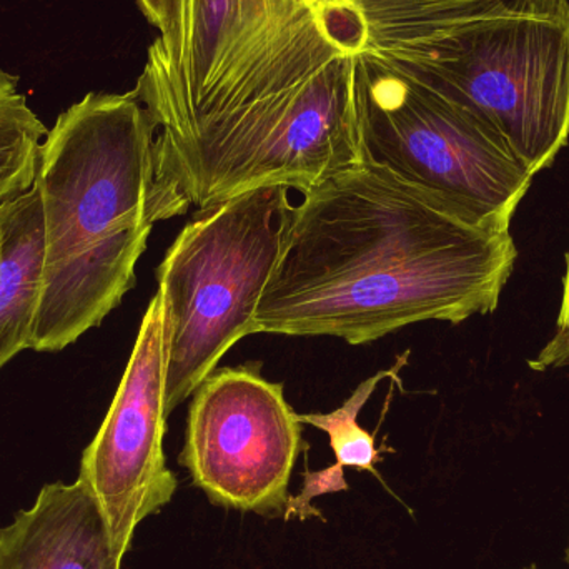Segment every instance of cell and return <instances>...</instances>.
<instances>
[{"mask_svg": "<svg viewBox=\"0 0 569 569\" xmlns=\"http://www.w3.org/2000/svg\"><path fill=\"white\" fill-rule=\"evenodd\" d=\"M517 257L510 230L365 160L295 206L256 330L363 345L420 321L458 325L497 310Z\"/></svg>", "mask_w": 569, "mask_h": 569, "instance_id": "6da1fadb", "label": "cell"}, {"mask_svg": "<svg viewBox=\"0 0 569 569\" xmlns=\"http://www.w3.org/2000/svg\"><path fill=\"white\" fill-rule=\"evenodd\" d=\"M293 209L288 187L250 190L197 210L167 250L157 280L169 321V415L192 397L237 341L257 333V308L282 253Z\"/></svg>", "mask_w": 569, "mask_h": 569, "instance_id": "277c9868", "label": "cell"}, {"mask_svg": "<svg viewBox=\"0 0 569 569\" xmlns=\"http://www.w3.org/2000/svg\"><path fill=\"white\" fill-rule=\"evenodd\" d=\"M157 129L133 90L87 93L40 146L43 277L30 350L60 351L119 307L157 222L189 203L160 180Z\"/></svg>", "mask_w": 569, "mask_h": 569, "instance_id": "7a4b0ae2", "label": "cell"}, {"mask_svg": "<svg viewBox=\"0 0 569 569\" xmlns=\"http://www.w3.org/2000/svg\"><path fill=\"white\" fill-rule=\"evenodd\" d=\"M169 321L166 298L153 295L136 347L106 420L86 448L79 480L89 488L126 557L137 527L172 501L177 478L167 467L163 438Z\"/></svg>", "mask_w": 569, "mask_h": 569, "instance_id": "ba28073f", "label": "cell"}, {"mask_svg": "<svg viewBox=\"0 0 569 569\" xmlns=\"http://www.w3.org/2000/svg\"><path fill=\"white\" fill-rule=\"evenodd\" d=\"M301 425L283 383L263 378L260 363L216 368L193 391L180 463L212 503L283 517L307 448Z\"/></svg>", "mask_w": 569, "mask_h": 569, "instance_id": "52a82bcc", "label": "cell"}, {"mask_svg": "<svg viewBox=\"0 0 569 569\" xmlns=\"http://www.w3.org/2000/svg\"><path fill=\"white\" fill-rule=\"evenodd\" d=\"M567 563H568V567H569V541H568V548H567Z\"/></svg>", "mask_w": 569, "mask_h": 569, "instance_id": "2e32d148", "label": "cell"}, {"mask_svg": "<svg viewBox=\"0 0 569 569\" xmlns=\"http://www.w3.org/2000/svg\"><path fill=\"white\" fill-rule=\"evenodd\" d=\"M123 558L79 478L46 485L32 507L0 528V569H120Z\"/></svg>", "mask_w": 569, "mask_h": 569, "instance_id": "9c48e42d", "label": "cell"}, {"mask_svg": "<svg viewBox=\"0 0 569 569\" xmlns=\"http://www.w3.org/2000/svg\"><path fill=\"white\" fill-rule=\"evenodd\" d=\"M407 360L408 351L395 363L393 368L378 371L377 375L360 383L353 395L331 413L298 415V420L301 423L311 425V427L325 431L330 437V447L337 461H335L333 467L315 471V473H310V471L305 473L300 495L290 497V500H288L283 513L284 520H290L293 517L298 520H307L310 517L320 518V511L315 510L310 503L315 498L323 497V495L348 490L347 481H345V468L370 471L375 477L380 478L377 471L380 450L375 445L373 435L361 428L357 418L361 408L370 400L377 385L383 381L385 378H397L398 371L407 363Z\"/></svg>", "mask_w": 569, "mask_h": 569, "instance_id": "7c38bea8", "label": "cell"}, {"mask_svg": "<svg viewBox=\"0 0 569 569\" xmlns=\"http://www.w3.org/2000/svg\"><path fill=\"white\" fill-rule=\"evenodd\" d=\"M527 569H538V568H537V567H535V565H533V567H530V568H527Z\"/></svg>", "mask_w": 569, "mask_h": 569, "instance_id": "e0dca14e", "label": "cell"}, {"mask_svg": "<svg viewBox=\"0 0 569 569\" xmlns=\"http://www.w3.org/2000/svg\"><path fill=\"white\" fill-rule=\"evenodd\" d=\"M365 160L450 203L478 226L510 230L535 173L483 122L407 73L358 59Z\"/></svg>", "mask_w": 569, "mask_h": 569, "instance_id": "8992f818", "label": "cell"}, {"mask_svg": "<svg viewBox=\"0 0 569 569\" xmlns=\"http://www.w3.org/2000/svg\"><path fill=\"white\" fill-rule=\"evenodd\" d=\"M49 130L19 90V79L0 70V207L36 186L40 146Z\"/></svg>", "mask_w": 569, "mask_h": 569, "instance_id": "4fadbf2b", "label": "cell"}, {"mask_svg": "<svg viewBox=\"0 0 569 569\" xmlns=\"http://www.w3.org/2000/svg\"><path fill=\"white\" fill-rule=\"evenodd\" d=\"M511 0H348L368 33V59L421 63L468 27Z\"/></svg>", "mask_w": 569, "mask_h": 569, "instance_id": "30bf717a", "label": "cell"}, {"mask_svg": "<svg viewBox=\"0 0 569 569\" xmlns=\"http://www.w3.org/2000/svg\"><path fill=\"white\" fill-rule=\"evenodd\" d=\"M335 56L310 0H182L179 49L143 67L137 93L160 166L192 162L297 102Z\"/></svg>", "mask_w": 569, "mask_h": 569, "instance_id": "3957f363", "label": "cell"}, {"mask_svg": "<svg viewBox=\"0 0 569 569\" xmlns=\"http://www.w3.org/2000/svg\"><path fill=\"white\" fill-rule=\"evenodd\" d=\"M42 277V202L33 186L0 207V370L30 350Z\"/></svg>", "mask_w": 569, "mask_h": 569, "instance_id": "8fae6325", "label": "cell"}, {"mask_svg": "<svg viewBox=\"0 0 569 569\" xmlns=\"http://www.w3.org/2000/svg\"><path fill=\"white\" fill-rule=\"evenodd\" d=\"M530 367L538 371L569 367V253L567 277H565L563 305H561V313L558 318L557 335L538 353V357L530 361Z\"/></svg>", "mask_w": 569, "mask_h": 569, "instance_id": "9a60e30c", "label": "cell"}, {"mask_svg": "<svg viewBox=\"0 0 569 569\" xmlns=\"http://www.w3.org/2000/svg\"><path fill=\"white\" fill-rule=\"evenodd\" d=\"M390 66L477 117L535 176L568 143L569 0H511L428 62Z\"/></svg>", "mask_w": 569, "mask_h": 569, "instance_id": "5b68a950", "label": "cell"}, {"mask_svg": "<svg viewBox=\"0 0 569 569\" xmlns=\"http://www.w3.org/2000/svg\"><path fill=\"white\" fill-rule=\"evenodd\" d=\"M143 13L160 36L147 53V67L169 63L179 49L180 26H182V0H139Z\"/></svg>", "mask_w": 569, "mask_h": 569, "instance_id": "5bb4252c", "label": "cell"}]
</instances>
